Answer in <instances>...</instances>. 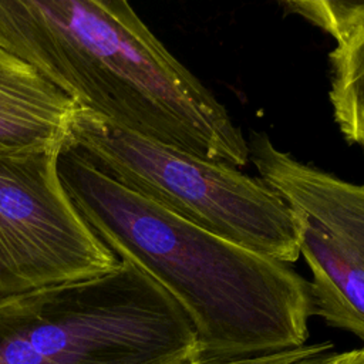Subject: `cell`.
<instances>
[{
    "mask_svg": "<svg viewBox=\"0 0 364 364\" xmlns=\"http://www.w3.org/2000/svg\"><path fill=\"white\" fill-rule=\"evenodd\" d=\"M58 172L98 237L179 303L196 333L199 360L260 357L306 344L310 286L287 263L179 218L117 182L67 142Z\"/></svg>",
    "mask_w": 364,
    "mask_h": 364,
    "instance_id": "cell-1",
    "label": "cell"
},
{
    "mask_svg": "<svg viewBox=\"0 0 364 364\" xmlns=\"http://www.w3.org/2000/svg\"><path fill=\"white\" fill-rule=\"evenodd\" d=\"M0 47L118 128L233 168L250 161L226 108L124 0H0Z\"/></svg>",
    "mask_w": 364,
    "mask_h": 364,
    "instance_id": "cell-2",
    "label": "cell"
},
{
    "mask_svg": "<svg viewBox=\"0 0 364 364\" xmlns=\"http://www.w3.org/2000/svg\"><path fill=\"white\" fill-rule=\"evenodd\" d=\"M108 273L0 296V364H192L193 326L145 270L119 257Z\"/></svg>",
    "mask_w": 364,
    "mask_h": 364,
    "instance_id": "cell-3",
    "label": "cell"
},
{
    "mask_svg": "<svg viewBox=\"0 0 364 364\" xmlns=\"http://www.w3.org/2000/svg\"><path fill=\"white\" fill-rule=\"evenodd\" d=\"M67 144L128 189L219 237L283 263L300 256L293 212L260 178L142 138L81 108Z\"/></svg>",
    "mask_w": 364,
    "mask_h": 364,
    "instance_id": "cell-4",
    "label": "cell"
},
{
    "mask_svg": "<svg viewBox=\"0 0 364 364\" xmlns=\"http://www.w3.org/2000/svg\"><path fill=\"white\" fill-rule=\"evenodd\" d=\"M249 156L290 208L310 272L313 314L364 343V183L300 162L253 132Z\"/></svg>",
    "mask_w": 364,
    "mask_h": 364,
    "instance_id": "cell-5",
    "label": "cell"
},
{
    "mask_svg": "<svg viewBox=\"0 0 364 364\" xmlns=\"http://www.w3.org/2000/svg\"><path fill=\"white\" fill-rule=\"evenodd\" d=\"M61 149L0 155V296L119 266L67 193L58 172Z\"/></svg>",
    "mask_w": 364,
    "mask_h": 364,
    "instance_id": "cell-6",
    "label": "cell"
},
{
    "mask_svg": "<svg viewBox=\"0 0 364 364\" xmlns=\"http://www.w3.org/2000/svg\"><path fill=\"white\" fill-rule=\"evenodd\" d=\"M78 109L33 65L0 47V155L64 146Z\"/></svg>",
    "mask_w": 364,
    "mask_h": 364,
    "instance_id": "cell-7",
    "label": "cell"
},
{
    "mask_svg": "<svg viewBox=\"0 0 364 364\" xmlns=\"http://www.w3.org/2000/svg\"><path fill=\"white\" fill-rule=\"evenodd\" d=\"M330 61L334 119L347 141L364 144V26L337 43Z\"/></svg>",
    "mask_w": 364,
    "mask_h": 364,
    "instance_id": "cell-8",
    "label": "cell"
},
{
    "mask_svg": "<svg viewBox=\"0 0 364 364\" xmlns=\"http://www.w3.org/2000/svg\"><path fill=\"white\" fill-rule=\"evenodd\" d=\"M290 11L303 16L331 34L337 43L364 26V1H284Z\"/></svg>",
    "mask_w": 364,
    "mask_h": 364,
    "instance_id": "cell-9",
    "label": "cell"
},
{
    "mask_svg": "<svg viewBox=\"0 0 364 364\" xmlns=\"http://www.w3.org/2000/svg\"><path fill=\"white\" fill-rule=\"evenodd\" d=\"M293 361L294 354L291 351H280L274 354L239 360H198L192 364H290Z\"/></svg>",
    "mask_w": 364,
    "mask_h": 364,
    "instance_id": "cell-10",
    "label": "cell"
},
{
    "mask_svg": "<svg viewBox=\"0 0 364 364\" xmlns=\"http://www.w3.org/2000/svg\"><path fill=\"white\" fill-rule=\"evenodd\" d=\"M354 358H355V350L346 351V353L328 351L320 355L299 360L291 364H353Z\"/></svg>",
    "mask_w": 364,
    "mask_h": 364,
    "instance_id": "cell-11",
    "label": "cell"
},
{
    "mask_svg": "<svg viewBox=\"0 0 364 364\" xmlns=\"http://www.w3.org/2000/svg\"><path fill=\"white\" fill-rule=\"evenodd\" d=\"M353 364H364V347L355 350V358Z\"/></svg>",
    "mask_w": 364,
    "mask_h": 364,
    "instance_id": "cell-12",
    "label": "cell"
}]
</instances>
